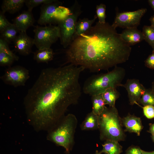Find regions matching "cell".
<instances>
[{
	"label": "cell",
	"instance_id": "cell-28",
	"mask_svg": "<svg viewBox=\"0 0 154 154\" xmlns=\"http://www.w3.org/2000/svg\"><path fill=\"white\" fill-rule=\"evenodd\" d=\"M54 0H25V4L28 9V10L32 11L35 7L40 5L50 3Z\"/></svg>",
	"mask_w": 154,
	"mask_h": 154
},
{
	"label": "cell",
	"instance_id": "cell-32",
	"mask_svg": "<svg viewBox=\"0 0 154 154\" xmlns=\"http://www.w3.org/2000/svg\"><path fill=\"white\" fill-rule=\"evenodd\" d=\"M145 64L147 67L154 69V52L149 56L145 61Z\"/></svg>",
	"mask_w": 154,
	"mask_h": 154
},
{
	"label": "cell",
	"instance_id": "cell-4",
	"mask_svg": "<svg viewBox=\"0 0 154 154\" xmlns=\"http://www.w3.org/2000/svg\"><path fill=\"white\" fill-rule=\"evenodd\" d=\"M98 128L101 140L120 141L125 139L121 119L116 107L105 106L99 115Z\"/></svg>",
	"mask_w": 154,
	"mask_h": 154
},
{
	"label": "cell",
	"instance_id": "cell-25",
	"mask_svg": "<svg viewBox=\"0 0 154 154\" xmlns=\"http://www.w3.org/2000/svg\"><path fill=\"white\" fill-rule=\"evenodd\" d=\"M138 103L143 106L150 105L154 106V93L151 89H146Z\"/></svg>",
	"mask_w": 154,
	"mask_h": 154
},
{
	"label": "cell",
	"instance_id": "cell-34",
	"mask_svg": "<svg viewBox=\"0 0 154 154\" xmlns=\"http://www.w3.org/2000/svg\"><path fill=\"white\" fill-rule=\"evenodd\" d=\"M148 132L152 135H154V123L150 124Z\"/></svg>",
	"mask_w": 154,
	"mask_h": 154
},
{
	"label": "cell",
	"instance_id": "cell-29",
	"mask_svg": "<svg viewBox=\"0 0 154 154\" xmlns=\"http://www.w3.org/2000/svg\"><path fill=\"white\" fill-rule=\"evenodd\" d=\"M0 51L11 56L16 61H17L19 60V57L14 53L10 49L8 46V44L1 38H0Z\"/></svg>",
	"mask_w": 154,
	"mask_h": 154
},
{
	"label": "cell",
	"instance_id": "cell-2",
	"mask_svg": "<svg viewBox=\"0 0 154 154\" xmlns=\"http://www.w3.org/2000/svg\"><path fill=\"white\" fill-rule=\"evenodd\" d=\"M131 50L116 29L107 23L98 22L68 47L66 63L98 72L125 62Z\"/></svg>",
	"mask_w": 154,
	"mask_h": 154
},
{
	"label": "cell",
	"instance_id": "cell-33",
	"mask_svg": "<svg viewBox=\"0 0 154 154\" xmlns=\"http://www.w3.org/2000/svg\"><path fill=\"white\" fill-rule=\"evenodd\" d=\"M126 154H143L142 150L137 146H131L128 148Z\"/></svg>",
	"mask_w": 154,
	"mask_h": 154
},
{
	"label": "cell",
	"instance_id": "cell-15",
	"mask_svg": "<svg viewBox=\"0 0 154 154\" xmlns=\"http://www.w3.org/2000/svg\"><path fill=\"white\" fill-rule=\"evenodd\" d=\"M120 34L123 40L130 46L144 40L142 32L137 28L126 29Z\"/></svg>",
	"mask_w": 154,
	"mask_h": 154
},
{
	"label": "cell",
	"instance_id": "cell-1",
	"mask_svg": "<svg viewBox=\"0 0 154 154\" xmlns=\"http://www.w3.org/2000/svg\"><path fill=\"white\" fill-rule=\"evenodd\" d=\"M82 66L71 64L42 70L24 100L27 120L37 131H48L76 104L81 94Z\"/></svg>",
	"mask_w": 154,
	"mask_h": 154
},
{
	"label": "cell",
	"instance_id": "cell-17",
	"mask_svg": "<svg viewBox=\"0 0 154 154\" xmlns=\"http://www.w3.org/2000/svg\"><path fill=\"white\" fill-rule=\"evenodd\" d=\"M25 0H4L2 2L1 9L5 13L8 12L14 14L19 11L23 7Z\"/></svg>",
	"mask_w": 154,
	"mask_h": 154
},
{
	"label": "cell",
	"instance_id": "cell-30",
	"mask_svg": "<svg viewBox=\"0 0 154 154\" xmlns=\"http://www.w3.org/2000/svg\"><path fill=\"white\" fill-rule=\"evenodd\" d=\"M135 104L141 106L137 103ZM141 107L143 109L144 115L147 118L149 119L154 118V106L150 105H146Z\"/></svg>",
	"mask_w": 154,
	"mask_h": 154
},
{
	"label": "cell",
	"instance_id": "cell-39",
	"mask_svg": "<svg viewBox=\"0 0 154 154\" xmlns=\"http://www.w3.org/2000/svg\"><path fill=\"white\" fill-rule=\"evenodd\" d=\"M151 138H152V139L153 140V141L154 142V135H152Z\"/></svg>",
	"mask_w": 154,
	"mask_h": 154
},
{
	"label": "cell",
	"instance_id": "cell-31",
	"mask_svg": "<svg viewBox=\"0 0 154 154\" xmlns=\"http://www.w3.org/2000/svg\"><path fill=\"white\" fill-rule=\"evenodd\" d=\"M5 13L2 11L0 12V33L2 32L12 23L9 22L5 17Z\"/></svg>",
	"mask_w": 154,
	"mask_h": 154
},
{
	"label": "cell",
	"instance_id": "cell-16",
	"mask_svg": "<svg viewBox=\"0 0 154 154\" xmlns=\"http://www.w3.org/2000/svg\"><path fill=\"white\" fill-rule=\"evenodd\" d=\"M97 18L96 15H95L92 19L90 20L87 18L80 19L76 25L74 40L90 29Z\"/></svg>",
	"mask_w": 154,
	"mask_h": 154
},
{
	"label": "cell",
	"instance_id": "cell-3",
	"mask_svg": "<svg viewBox=\"0 0 154 154\" xmlns=\"http://www.w3.org/2000/svg\"><path fill=\"white\" fill-rule=\"evenodd\" d=\"M125 75L124 69L116 66L107 73L93 75L85 82L83 92L92 96L102 94L109 88H116L118 86H121Z\"/></svg>",
	"mask_w": 154,
	"mask_h": 154
},
{
	"label": "cell",
	"instance_id": "cell-36",
	"mask_svg": "<svg viewBox=\"0 0 154 154\" xmlns=\"http://www.w3.org/2000/svg\"><path fill=\"white\" fill-rule=\"evenodd\" d=\"M149 20L151 22V25L154 27V15L151 16L149 19Z\"/></svg>",
	"mask_w": 154,
	"mask_h": 154
},
{
	"label": "cell",
	"instance_id": "cell-9",
	"mask_svg": "<svg viewBox=\"0 0 154 154\" xmlns=\"http://www.w3.org/2000/svg\"><path fill=\"white\" fill-rule=\"evenodd\" d=\"M147 11L146 8H142L133 11L117 13L111 25L116 29L117 27L125 29L137 28Z\"/></svg>",
	"mask_w": 154,
	"mask_h": 154
},
{
	"label": "cell",
	"instance_id": "cell-37",
	"mask_svg": "<svg viewBox=\"0 0 154 154\" xmlns=\"http://www.w3.org/2000/svg\"><path fill=\"white\" fill-rule=\"evenodd\" d=\"M143 154H154V151L151 152H147L142 150Z\"/></svg>",
	"mask_w": 154,
	"mask_h": 154
},
{
	"label": "cell",
	"instance_id": "cell-7",
	"mask_svg": "<svg viewBox=\"0 0 154 154\" xmlns=\"http://www.w3.org/2000/svg\"><path fill=\"white\" fill-rule=\"evenodd\" d=\"M62 5V2L56 0L42 5L40 16L37 21L38 24L45 25L58 24L70 13V8Z\"/></svg>",
	"mask_w": 154,
	"mask_h": 154
},
{
	"label": "cell",
	"instance_id": "cell-22",
	"mask_svg": "<svg viewBox=\"0 0 154 154\" xmlns=\"http://www.w3.org/2000/svg\"><path fill=\"white\" fill-rule=\"evenodd\" d=\"M19 32L17 27L13 23L0 33V38L9 44L13 42L17 36V34Z\"/></svg>",
	"mask_w": 154,
	"mask_h": 154
},
{
	"label": "cell",
	"instance_id": "cell-41",
	"mask_svg": "<svg viewBox=\"0 0 154 154\" xmlns=\"http://www.w3.org/2000/svg\"><path fill=\"white\" fill-rule=\"evenodd\" d=\"M104 154H108L107 153H104Z\"/></svg>",
	"mask_w": 154,
	"mask_h": 154
},
{
	"label": "cell",
	"instance_id": "cell-5",
	"mask_svg": "<svg viewBox=\"0 0 154 154\" xmlns=\"http://www.w3.org/2000/svg\"><path fill=\"white\" fill-rule=\"evenodd\" d=\"M78 123L73 114L65 116L53 128L48 131L47 139L63 147L68 153L74 143V135Z\"/></svg>",
	"mask_w": 154,
	"mask_h": 154
},
{
	"label": "cell",
	"instance_id": "cell-24",
	"mask_svg": "<svg viewBox=\"0 0 154 154\" xmlns=\"http://www.w3.org/2000/svg\"><path fill=\"white\" fill-rule=\"evenodd\" d=\"M142 33L145 40L151 46L154 52V27L151 26L144 25Z\"/></svg>",
	"mask_w": 154,
	"mask_h": 154
},
{
	"label": "cell",
	"instance_id": "cell-19",
	"mask_svg": "<svg viewBox=\"0 0 154 154\" xmlns=\"http://www.w3.org/2000/svg\"><path fill=\"white\" fill-rule=\"evenodd\" d=\"M54 55L51 48L38 49L34 53L33 59L38 63H48L52 60Z\"/></svg>",
	"mask_w": 154,
	"mask_h": 154
},
{
	"label": "cell",
	"instance_id": "cell-38",
	"mask_svg": "<svg viewBox=\"0 0 154 154\" xmlns=\"http://www.w3.org/2000/svg\"><path fill=\"white\" fill-rule=\"evenodd\" d=\"M151 89L153 92L154 93V81L152 83V88Z\"/></svg>",
	"mask_w": 154,
	"mask_h": 154
},
{
	"label": "cell",
	"instance_id": "cell-23",
	"mask_svg": "<svg viewBox=\"0 0 154 154\" xmlns=\"http://www.w3.org/2000/svg\"><path fill=\"white\" fill-rule=\"evenodd\" d=\"M92 111L95 114L99 115L103 111L106 105L102 94L92 96Z\"/></svg>",
	"mask_w": 154,
	"mask_h": 154
},
{
	"label": "cell",
	"instance_id": "cell-35",
	"mask_svg": "<svg viewBox=\"0 0 154 154\" xmlns=\"http://www.w3.org/2000/svg\"><path fill=\"white\" fill-rule=\"evenodd\" d=\"M148 1L150 5L154 10V0H149Z\"/></svg>",
	"mask_w": 154,
	"mask_h": 154
},
{
	"label": "cell",
	"instance_id": "cell-27",
	"mask_svg": "<svg viewBox=\"0 0 154 154\" xmlns=\"http://www.w3.org/2000/svg\"><path fill=\"white\" fill-rule=\"evenodd\" d=\"M14 59L11 56L0 51V65L1 66H11Z\"/></svg>",
	"mask_w": 154,
	"mask_h": 154
},
{
	"label": "cell",
	"instance_id": "cell-11",
	"mask_svg": "<svg viewBox=\"0 0 154 154\" xmlns=\"http://www.w3.org/2000/svg\"><path fill=\"white\" fill-rule=\"evenodd\" d=\"M126 89L129 103L133 105L137 103L144 93L146 88L137 79H128L126 83L121 86Z\"/></svg>",
	"mask_w": 154,
	"mask_h": 154
},
{
	"label": "cell",
	"instance_id": "cell-20",
	"mask_svg": "<svg viewBox=\"0 0 154 154\" xmlns=\"http://www.w3.org/2000/svg\"><path fill=\"white\" fill-rule=\"evenodd\" d=\"M102 149L100 152V153L108 154H120L122 152V147L118 141L108 140L105 141L102 145Z\"/></svg>",
	"mask_w": 154,
	"mask_h": 154
},
{
	"label": "cell",
	"instance_id": "cell-14",
	"mask_svg": "<svg viewBox=\"0 0 154 154\" xmlns=\"http://www.w3.org/2000/svg\"><path fill=\"white\" fill-rule=\"evenodd\" d=\"M122 124L124 127L125 132L135 133L140 135L143 127L140 117L129 114L121 119Z\"/></svg>",
	"mask_w": 154,
	"mask_h": 154
},
{
	"label": "cell",
	"instance_id": "cell-18",
	"mask_svg": "<svg viewBox=\"0 0 154 154\" xmlns=\"http://www.w3.org/2000/svg\"><path fill=\"white\" fill-rule=\"evenodd\" d=\"M98 115L92 111L86 116L85 119L80 125L82 130H93L98 129Z\"/></svg>",
	"mask_w": 154,
	"mask_h": 154
},
{
	"label": "cell",
	"instance_id": "cell-10",
	"mask_svg": "<svg viewBox=\"0 0 154 154\" xmlns=\"http://www.w3.org/2000/svg\"><path fill=\"white\" fill-rule=\"evenodd\" d=\"M30 77L29 70L20 66L8 67L1 79L5 84L15 87L24 86Z\"/></svg>",
	"mask_w": 154,
	"mask_h": 154
},
{
	"label": "cell",
	"instance_id": "cell-12",
	"mask_svg": "<svg viewBox=\"0 0 154 154\" xmlns=\"http://www.w3.org/2000/svg\"><path fill=\"white\" fill-rule=\"evenodd\" d=\"M13 42L15 51L24 56L28 55L32 52V48L34 44L33 39L24 32H20Z\"/></svg>",
	"mask_w": 154,
	"mask_h": 154
},
{
	"label": "cell",
	"instance_id": "cell-6",
	"mask_svg": "<svg viewBox=\"0 0 154 154\" xmlns=\"http://www.w3.org/2000/svg\"><path fill=\"white\" fill-rule=\"evenodd\" d=\"M81 8L80 5L75 1L70 8V14L58 24L60 31V44L65 48H68L73 40L77 19L82 13Z\"/></svg>",
	"mask_w": 154,
	"mask_h": 154
},
{
	"label": "cell",
	"instance_id": "cell-21",
	"mask_svg": "<svg viewBox=\"0 0 154 154\" xmlns=\"http://www.w3.org/2000/svg\"><path fill=\"white\" fill-rule=\"evenodd\" d=\"M106 105L110 107H115L116 100L119 98V93L116 88L108 89L102 94Z\"/></svg>",
	"mask_w": 154,
	"mask_h": 154
},
{
	"label": "cell",
	"instance_id": "cell-26",
	"mask_svg": "<svg viewBox=\"0 0 154 154\" xmlns=\"http://www.w3.org/2000/svg\"><path fill=\"white\" fill-rule=\"evenodd\" d=\"M106 7L104 4L101 3L96 6V15L98 19V22L101 24H105L106 18Z\"/></svg>",
	"mask_w": 154,
	"mask_h": 154
},
{
	"label": "cell",
	"instance_id": "cell-8",
	"mask_svg": "<svg viewBox=\"0 0 154 154\" xmlns=\"http://www.w3.org/2000/svg\"><path fill=\"white\" fill-rule=\"evenodd\" d=\"M33 31L35 33L34 45L38 49L50 48L60 37V29L56 25H37Z\"/></svg>",
	"mask_w": 154,
	"mask_h": 154
},
{
	"label": "cell",
	"instance_id": "cell-40",
	"mask_svg": "<svg viewBox=\"0 0 154 154\" xmlns=\"http://www.w3.org/2000/svg\"><path fill=\"white\" fill-rule=\"evenodd\" d=\"M94 154H101L100 153V152H98V151H96L95 153Z\"/></svg>",
	"mask_w": 154,
	"mask_h": 154
},
{
	"label": "cell",
	"instance_id": "cell-13",
	"mask_svg": "<svg viewBox=\"0 0 154 154\" xmlns=\"http://www.w3.org/2000/svg\"><path fill=\"white\" fill-rule=\"evenodd\" d=\"M13 24L20 32H26L30 27L33 25L35 20L32 11H23L13 20Z\"/></svg>",
	"mask_w": 154,
	"mask_h": 154
}]
</instances>
